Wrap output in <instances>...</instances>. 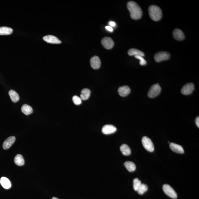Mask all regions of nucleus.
Listing matches in <instances>:
<instances>
[{
	"label": "nucleus",
	"instance_id": "15",
	"mask_svg": "<svg viewBox=\"0 0 199 199\" xmlns=\"http://www.w3.org/2000/svg\"><path fill=\"white\" fill-rule=\"evenodd\" d=\"M170 147L172 151L178 154H182L185 152L182 147L177 144L171 143L170 144Z\"/></svg>",
	"mask_w": 199,
	"mask_h": 199
},
{
	"label": "nucleus",
	"instance_id": "20",
	"mask_svg": "<svg viewBox=\"0 0 199 199\" xmlns=\"http://www.w3.org/2000/svg\"><path fill=\"white\" fill-rule=\"evenodd\" d=\"M21 110L22 112L27 115H29L33 112L32 107L26 104H25L22 106Z\"/></svg>",
	"mask_w": 199,
	"mask_h": 199
},
{
	"label": "nucleus",
	"instance_id": "3",
	"mask_svg": "<svg viewBox=\"0 0 199 199\" xmlns=\"http://www.w3.org/2000/svg\"><path fill=\"white\" fill-rule=\"evenodd\" d=\"M161 91V87L158 84L151 86L148 93V96L150 98H154L159 95Z\"/></svg>",
	"mask_w": 199,
	"mask_h": 199
},
{
	"label": "nucleus",
	"instance_id": "25",
	"mask_svg": "<svg viewBox=\"0 0 199 199\" xmlns=\"http://www.w3.org/2000/svg\"><path fill=\"white\" fill-rule=\"evenodd\" d=\"M148 187L145 184H142L137 191L138 193L140 195H142L148 190Z\"/></svg>",
	"mask_w": 199,
	"mask_h": 199
},
{
	"label": "nucleus",
	"instance_id": "24",
	"mask_svg": "<svg viewBox=\"0 0 199 199\" xmlns=\"http://www.w3.org/2000/svg\"><path fill=\"white\" fill-rule=\"evenodd\" d=\"M124 166L126 169L130 172L134 171L136 170V164L133 162L127 161L125 162L124 164Z\"/></svg>",
	"mask_w": 199,
	"mask_h": 199
},
{
	"label": "nucleus",
	"instance_id": "32",
	"mask_svg": "<svg viewBox=\"0 0 199 199\" xmlns=\"http://www.w3.org/2000/svg\"><path fill=\"white\" fill-rule=\"evenodd\" d=\"M52 199H59L58 198H56V197H53Z\"/></svg>",
	"mask_w": 199,
	"mask_h": 199
},
{
	"label": "nucleus",
	"instance_id": "23",
	"mask_svg": "<svg viewBox=\"0 0 199 199\" xmlns=\"http://www.w3.org/2000/svg\"><path fill=\"white\" fill-rule=\"evenodd\" d=\"M14 162L16 164L19 166H23L25 164V160L23 156L20 154H18L15 156Z\"/></svg>",
	"mask_w": 199,
	"mask_h": 199
},
{
	"label": "nucleus",
	"instance_id": "13",
	"mask_svg": "<svg viewBox=\"0 0 199 199\" xmlns=\"http://www.w3.org/2000/svg\"><path fill=\"white\" fill-rule=\"evenodd\" d=\"M173 36L175 39L178 41H182L185 39V35L183 32L179 29H176L173 31Z\"/></svg>",
	"mask_w": 199,
	"mask_h": 199
},
{
	"label": "nucleus",
	"instance_id": "2",
	"mask_svg": "<svg viewBox=\"0 0 199 199\" xmlns=\"http://www.w3.org/2000/svg\"><path fill=\"white\" fill-rule=\"evenodd\" d=\"M149 13L150 17L154 21H158L162 17V10L159 7L156 5H151L149 7Z\"/></svg>",
	"mask_w": 199,
	"mask_h": 199
},
{
	"label": "nucleus",
	"instance_id": "17",
	"mask_svg": "<svg viewBox=\"0 0 199 199\" xmlns=\"http://www.w3.org/2000/svg\"><path fill=\"white\" fill-rule=\"evenodd\" d=\"M120 151L125 156H129L131 154V150L128 145L125 144H124L120 146Z\"/></svg>",
	"mask_w": 199,
	"mask_h": 199
},
{
	"label": "nucleus",
	"instance_id": "9",
	"mask_svg": "<svg viewBox=\"0 0 199 199\" xmlns=\"http://www.w3.org/2000/svg\"><path fill=\"white\" fill-rule=\"evenodd\" d=\"M90 63L92 68L93 69H98L101 66L100 59L98 56H94L90 59Z\"/></svg>",
	"mask_w": 199,
	"mask_h": 199
},
{
	"label": "nucleus",
	"instance_id": "7",
	"mask_svg": "<svg viewBox=\"0 0 199 199\" xmlns=\"http://www.w3.org/2000/svg\"><path fill=\"white\" fill-rule=\"evenodd\" d=\"M101 43L104 48L107 50H110L114 46V42L112 38L109 37H105L102 38Z\"/></svg>",
	"mask_w": 199,
	"mask_h": 199
},
{
	"label": "nucleus",
	"instance_id": "1",
	"mask_svg": "<svg viewBox=\"0 0 199 199\" xmlns=\"http://www.w3.org/2000/svg\"><path fill=\"white\" fill-rule=\"evenodd\" d=\"M127 9L130 12L131 17L133 20H138L141 17L142 11L141 7L136 2L129 1L127 4Z\"/></svg>",
	"mask_w": 199,
	"mask_h": 199
},
{
	"label": "nucleus",
	"instance_id": "5",
	"mask_svg": "<svg viewBox=\"0 0 199 199\" xmlns=\"http://www.w3.org/2000/svg\"><path fill=\"white\" fill-rule=\"evenodd\" d=\"M163 190L166 195L172 198H177V194L172 187L168 185H164L163 186Z\"/></svg>",
	"mask_w": 199,
	"mask_h": 199
},
{
	"label": "nucleus",
	"instance_id": "11",
	"mask_svg": "<svg viewBox=\"0 0 199 199\" xmlns=\"http://www.w3.org/2000/svg\"><path fill=\"white\" fill-rule=\"evenodd\" d=\"M44 41L50 44H60L61 43V41L56 37L53 35H48L44 36L43 38Z\"/></svg>",
	"mask_w": 199,
	"mask_h": 199
},
{
	"label": "nucleus",
	"instance_id": "4",
	"mask_svg": "<svg viewBox=\"0 0 199 199\" xmlns=\"http://www.w3.org/2000/svg\"><path fill=\"white\" fill-rule=\"evenodd\" d=\"M142 145L144 148L149 152H153L154 150V146L152 141L147 136H143L142 139Z\"/></svg>",
	"mask_w": 199,
	"mask_h": 199
},
{
	"label": "nucleus",
	"instance_id": "22",
	"mask_svg": "<svg viewBox=\"0 0 199 199\" xmlns=\"http://www.w3.org/2000/svg\"><path fill=\"white\" fill-rule=\"evenodd\" d=\"M13 32L11 28L6 27H0V35H11Z\"/></svg>",
	"mask_w": 199,
	"mask_h": 199
},
{
	"label": "nucleus",
	"instance_id": "26",
	"mask_svg": "<svg viewBox=\"0 0 199 199\" xmlns=\"http://www.w3.org/2000/svg\"><path fill=\"white\" fill-rule=\"evenodd\" d=\"M141 181L138 178H136L133 181V188L136 191H137L139 187L141 185Z\"/></svg>",
	"mask_w": 199,
	"mask_h": 199
},
{
	"label": "nucleus",
	"instance_id": "18",
	"mask_svg": "<svg viewBox=\"0 0 199 199\" xmlns=\"http://www.w3.org/2000/svg\"><path fill=\"white\" fill-rule=\"evenodd\" d=\"M128 54L130 56H145V53L141 50L136 48H131L128 52Z\"/></svg>",
	"mask_w": 199,
	"mask_h": 199
},
{
	"label": "nucleus",
	"instance_id": "8",
	"mask_svg": "<svg viewBox=\"0 0 199 199\" xmlns=\"http://www.w3.org/2000/svg\"><path fill=\"white\" fill-rule=\"evenodd\" d=\"M194 90V84L192 83L185 84L181 90V93L184 95H189L192 93Z\"/></svg>",
	"mask_w": 199,
	"mask_h": 199
},
{
	"label": "nucleus",
	"instance_id": "31",
	"mask_svg": "<svg viewBox=\"0 0 199 199\" xmlns=\"http://www.w3.org/2000/svg\"><path fill=\"white\" fill-rule=\"evenodd\" d=\"M109 25L110 26L115 27L116 25V24L115 22H114L110 21L109 22Z\"/></svg>",
	"mask_w": 199,
	"mask_h": 199
},
{
	"label": "nucleus",
	"instance_id": "14",
	"mask_svg": "<svg viewBox=\"0 0 199 199\" xmlns=\"http://www.w3.org/2000/svg\"><path fill=\"white\" fill-rule=\"evenodd\" d=\"M119 94L122 97H125L130 94L131 90L130 87L127 86L120 87L118 89Z\"/></svg>",
	"mask_w": 199,
	"mask_h": 199
},
{
	"label": "nucleus",
	"instance_id": "21",
	"mask_svg": "<svg viewBox=\"0 0 199 199\" xmlns=\"http://www.w3.org/2000/svg\"><path fill=\"white\" fill-rule=\"evenodd\" d=\"M9 94L11 100L13 102H18L20 98H19L18 94L14 90H10L9 92Z\"/></svg>",
	"mask_w": 199,
	"mask_h": 199
},
{
	"label": "nucleus",
	"instance_id": "28",
	"mask_svg": "<svg viewBox=\"0 0 199 199\" xmlns=\"http://www.w3.org/2000/svg\"><path fill=\"white\" fill-rule=\"evenodd\" d=\"M135 58H136L139 59V60H140V64L142 66H143L146 65V60H145L143 58V56H135Z\"/></svg>",
	"mask_w": 199,
	"mask_h": 199
},
{
	"label": "nucleus",
	"instance_id": "27",
	"mask_svg": "<svg viewBox=\"0 0 199 199\" xmlns=\"http://www.w3.org/2000/svg\"><path fill=\"white\" fill-rule=\"evenodd\" d=\"M73 101L75 105H79L81 103V97L77 96H74L72 98Z\"/></svg>",
	"mask_w": 199,
	"mask_h": 199
},
{
	"label": "nucleus",
	"instance_id": "29",
	"mask_svg": "<svg viewBox=\"0 0 199 199\" xmlns=\"http://www.w3.org/2000/svg\"><path fill=\"white\" fill-rule=\"evenodd\" d=\"M105 29H106L107 30L109 31V32H112L113 30L112 28L110 26H106L105 27Z\"/></svg>",
	"mask_w": 199,
	"mask_h": 199
},
{
	"label": "nucleus",
	"instance_id": "6",
	"mask_svg": "<svg viewBox=\"0 0 199 199\" xmlns=\"http://www.w3.org/2000/svg\"><path fill=\"white\" fill-rule=\"evenodd\" d=\"M170 55L167 52L160 51L156 53L154 56L155 61L159 62L162 61L167 60L170 58Z\"/></svg>",
	"mask_w": 199,
	"mask_h": 199
},
{
	"label": "nucleus",
	"instance_id": "30",
	"mask_svg": "<svg viewBox=\"0 0 199 199\" xmlns=\"http://www.w3.org/2000/svg\"><path fill=\"white\" fill-rule=\"evenodd\" d=\"M195 123L197 127H199V116L197 117L195 119Z\"/></svg>",
	"mask_w": 199,
	"mask_h": 199
},
{
	"label": "nucleus",
	"instance_id": "10",
	"mask_svg": "<svg viewBox=\"0 0 199 199\" xmlns=\"http://www.w3.org/2000/svg\"><path fill=\"white\" fill-rule=\"evenodd\" d=\"M117 131V128L112 125H106L102 129V133L105 135L115 133Z\"/></svg>",
	"mask_w": 199,
	"mask_h": 199
},
{
	"label": "nucleus",
	"instance_id": "19",
	"mask_svg": "<svg viewBox=\"0 0 199 199\" xmlns=\"http://www.w3.org/2000/svg\"><path fill=\"white\" fill-rule=\"evenodd\" d=\"M90 94H91V92L89 89L87 88L83 89L81 92V99L83 100H87L90 97Z\"/></svg>",
	"mask_w": 199,
	"mask_h": 199
},
{
	"label": "nucleus",
	"instance_id": "12",
	"mask_svg": "<svg viewBox=\"0 0 199 199\" xmlns=\"http://www.w3.org/2000/svg\"><path fill=\"white\" fill-rule=\"evenodd\" d=\"M16 138L14 136H10L6 139L3 143V148L4 150L8 149L14 143Z\"/></svg>",
	"mask_w": 199,
	"mask_h": 199
},
{
	"label": "nucleus",
	"instance_id": "16",
	"mask_svg": "<svg viewBox=\"0 0 199 199\" xmlns=\"http://www.w3.org/2000/svg\"><path fill=\"white\" fill-rule=\"evenodd\" d=\"M0 183L3 188L6 189H9L12 186L10 180L5 177H2L0 179Z\"/></svg>",
	"mask_w": 199,
	"mask_h": 199
}]
</instances>
